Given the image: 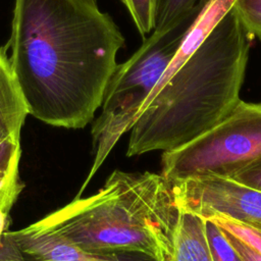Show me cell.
<instances>
[{
	"instance_id": "cell-1",
	"label": "cell",
	"mask_w": 261,
	"mask_h": 261,
	"mask_svg": "<svg viewBox=\"0 0 261 261\" xmlns=\"http://www.w3.org/2000/svg\"><path fill=\"white\" fill-rule=\"evenodd\" d=\"M124 45L94 0H15L10 63L29 113L58 127L82 128L101 107Z\"/></svg>"
},
{
	"instance_id": "cell-2",
	"label": "cell",
	"mask_w": 261,
	"mask_h": 261,
	"mask_svg": "<svg viewBox=\"0 0 261 261\" xmlns=\"http://www.w3.org/2000/svg\"><path fill=\"white\" fill-rule=\"evenodd\" d=\"M253 39L231 7L145 102L130 129L126 155L176 149L226 117L241 101Z\"/></svg>"
},
{
	"instance_id": "cell-3",
	"label": "cell",
	"mask_w": 261,
	"mask_h": 261,
	"mask_svg": "<svg viewBox=\"0 0 261 261\" xmlns=\"http://www.w3.org/2000/svg\"><path fill=\"white\" fill-rule=\"evenodd\" d=\"M178 217L171 185L161 174L114 170L96 194L37 222L89 252L141 253L161 261L173 248Z\"/></svg>"
},
{
	"instance_id": "cell-4",
	"label": "cell",
	"mask_w": 261,
	"mask_h": 261,
	"mask_svg": "<svg viewBox=\"0 0 261 261\" xmlns=\"http://www.w3.org/2000/svg\"><path fill=\"white\" fill-rule=\"evenodd\" d=\"M200 11L168 30L153 31L126 61L117 65L105 90L102 111L92 126L94 162L74 199L81 198L117 141L132 129Z\"/></svg>"
},
{
	"instance_id": "cell-5",
	"label": "cell",
	"mask_w": 261,
	"mask_h": 261,
	"mask_svg": "<svg viewBox=\"0 0 261 261\" xmlns=\"http://www.w3.org/2000/svg\"><path fill=\"white\" fill-rule=\"evenodd\" d=\"M261 158V103L240 101L213 127L176 149L163 152L161 175L168 182L214 175L230 177Z\"/></svg>"
},
{
	"instance_id": "cell-6",
	"label": "cell",
	"mask_w": 261,
	"mask_h": 261,
	"mask_svg": "<svg viewBox=\"0 0 261 261\" xmlns=\"http://www.w3.org/2000/svg\"><path fill=\"white\" fill-rule=\"evenodd\" d=\"M176 205L205 219L212 215L261 223V191L231 178L204 175L169 182Z\"/></svg>"
},
{
	"instance_id": "cell-7",
	"label": "cell",
	"mask_w": 261,
	"mask_h": 261,
	"mask_svg": "<svg viewBox=\"0 0 261 261\" xmlns=\"http://www.w3.org/2000/svg\"><path fill=\"white\" fill-rule=\"evenodd\" d=\"M22 261H156L141 253H96L83 250L37 221L8 231Z\"/></svg>"
},
{
	"instance_id": "cell-8",
	"label": "cell",
	"mask_w": 261,
	"mask_h": 261,
	"mask_svg": "<svg viewBox=\"0 0 261 261\" xmlns=\"http://www.w3.org/2000/svg\"><path fill=\"white\" fill-rule=\"evenodd\" d=\"M7 46L0 47V142L20 140L29 109L14 75Z\"/></svg>"
},
{
	"instance_id": "cell-9",
	"label": "cell",
	"mask_w": 261,
	"mask_h": 261,
	"mask_svg": "<svg viewBox=\"0 0 261 261\" xmlns=\"http://www.w3.org/2000/svg\"><path fill=\"white\" fill-rule=\"evenodd\" d=\"M20 140L0 142V243L8 231L9 212L23 190L19 176Z\"/></svg>"
},
{
	"instance_id": "cell-10",
	"label": "cell",
	"mask_w": 261,
	"mask_h": 261,
	"mask_svg": "<svg viewBox=\"0 0 261 261\" xmlns=\"http://www.w3.org/2000/svg\"><path fill=\"white\" fill-rule=\"evenodd\" d=\"M161 261H213L206 240L204 219L179 208L172 251Z\"/></svg>"
},
{
	"instance_id": "cell-11",
	"label": "cell",
	"mask_w": 261,
	"mask_h": 261,
	"mask_svg": "<svg viewBox=\"0 0 261 261\" xmlns=\"http://www.w3.org/2000/svg\"><path fill=\"white\" fill-rule=\"evenodd\" d=\"M208 0H155L154 31L168 30L200 11Z\"/></svg>"
},
{
	"instance_id": "cell-12",
	"label": "cell",
	"mask_w": 261,
	"mask_h": 261,
	"mask_svg": "<svg viewBox=\"0 0 261 261\" xmlns=\"http://www.w3.org/2000/svg\"><path fill=\"white\" fill-rule=\"evenodd\" d=\"M205 219L212 221L221 231L230 233L261 256V223H244L220 215H212Z\"/></svg>"
},
{
	"instance_id": "cell-13",
	"label": "cell",
	"mask_w": 261,
	"mask_h": 261,
	"mask_svg": "<svg viewBox=\"0 0 261 261\" xmlns=\"http://www.w3.org/2000/svg\"><path fill=\"white\" fill-rule=\"evenodd\" d=\"M205 221V233L213 261H242L220 229L210 220Z\"/></svg>"
},
{
	"instance_id": "cell-14",
	"label": "cell",
	"mask_w": 261,
	"mask_h": 261,
	"mask_svg": "<svg viewBox=\"0 0 261 261\" xmlns=\"http://www.w3.org/2000/svg\"><path fill=\"white\" fill-rule=\"evenodd\" d=\"M122 2L142 36L154 31L155 0H122Z\"/></svg>"
},
{
	"instance_id": "cell-15",
	"label": "cell",
	"mask_w": 261,
	"mask_h": 261,
	"mask_svg": "<svg viewBox=\"0 0 261 261\" xmlns=\"http://www.w3.org/2000/svg\"><path fill=\"white\" fill-rule=\"evenodd\" d=\"M232 9L249 34L261 40V0H234Z\"/></svg>"
},
{
	"instance_id": "cell-16",
	"label": "cell",
	"mask_w": 261,
	"mask_h": 261,
	"mask_svg": "<svg viewBox=\"0 0 261 261\" xmlns=\"http://www.w3.org/2000/svg\"><path fill=\"white\" fill-rule=\"evenodd\" d=\"M228 178L261 191V158L240 169Z\"/></svg>"
},
{
	"instance_id": "cell-17",
	"label": "cell",
	"mask_w": 261,
	"mask_h": 261,
	"mask_svg": "<svg viewBox=\"0 0 261 261\" xmlns=\"http://www.w3.org/2000/svg\"><path fill=\"white\" fill-rule=\"evenodd\" d=\"M221 232L224 234V237L229 242V244L233 247L236 252L241 257L242 261H261V256L256 251L251 249L248 245H246L245 243L236 239L230 233H227L224 231H221Z\"/></svg>"
}]
</instances>
